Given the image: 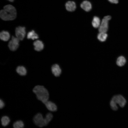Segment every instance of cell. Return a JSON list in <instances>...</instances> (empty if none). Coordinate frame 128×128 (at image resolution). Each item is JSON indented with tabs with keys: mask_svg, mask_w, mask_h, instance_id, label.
Wrapping results in <instances>:
<instances>
[{
	"mask_svg": "<svg viewBox=\"0 0 128 128\" xmlns=\"http://www.w3.org/2000/svg\"><path fill=\"white\" fill-rule=\"evenodd\" d=\"M17 11L15 7L10 5H5L0 12L1 18L5 21L14 19L17 16Z\"/></svg>",
	"mask_w": 128,
	"mask_h": 128,
	"instance_id": "obj_1",
	"label": "cell"
},
{
	"mask_svg": "<svg viewBox=\"0 0 128 128\" xmlns=\"http://www.w3.org/2000/svg\"><path fill=\"white\" fill-rule=\"evenodd\" d=\"M1 120L2 125L4 126H6L9 124L10 120L8 116H4L2 117Z\"/></svg>",
	"mask_w": 128,
	"mask_h": 128,
	"instance_id": "obj_19",
	"label": "cell"
},
{
	"mask_svg": "<svg viewBox=\"0 0 128 128\" xmlns=\"http://www.w3.org/2000/svg\"><path fill=\"white\" fill-rule=\"evenodd\" d=\"M8 0V1H9L11 2H13L14 0Z\"/></svg>",
	"mask_w": 128,
	"mask_h": 128,
	"instance_id": "obj_24",
	"label": "cell"
},
{
	"mask_svg": "<svg viewBox=\"0 0 128 128\" xmlns=\"http://www.w3.org/2000/svg\"><path fill=\"white\" fill-rule=\"evenodd\" d=\"M44 104L47 109L50 111L54 112L57 111V107L56 104L53 102L48 100Z\"/></svg>",
	"mask_w": 128,
	"mask_h": 128,
	"instance_id": "obj_10",
	"label": "cell"
},
{
	"mask_svg": "<svg viewBox=\"0 0 128 128\" xmlns=\"http://www.w3.org/2000/svg\"><path fill=\"white\" fill-rule=\"evenodd\" d=\"M20 40L17 37L12 36L11 40L9 41L8 46L9 49L12 51L16 50L19 46Z\"/></svg>",
	"mask_w": 128,
	"mask_h": 128,
	"instance_id": "obj_6",
	"label": "cell"
},
{
	"mask_svg": "<svg viewBox=\"0 0 128 128\" xmlns=\"http://www.w3.org/2000/svg\"><path fill=\"white\" fill-rule=\"evenodd\" d=\"M126 103L125 98L121 95H118L114 96L112 98L110 102V105L111 109L116 111L118 109L117 104L120 107H123Z\"/></svg>",
	"mask_w": 128,
	"mask_h": 128,
	"instance_id": "obj_3",
	"label": "cell"
},
{
	"mask_svg": "<svg viewBox=\"0 0 128 128\" xmlns=\"http://www.w3.org/2000/svg\"><path fill=\"white\" fill-rule=\"evenodd\" d=\"M38 99L44 103L48 100L49 94L47 90L44 86L37 85L34 87L33 89Z\"/></svg>",
	"mask_w": 128,
	"mask_h": 128,
	"instance_id": "obj_2",
	"label": "cell"
},
{
	"mask_svg": "<svg viewBox=\"0 0 128 128\" xmlns=\"http://www.w3.org/2000/svg\"><path fill=\"white\" fill-rule=\"evenodd\" d=\"M16 37L20 40H22L24 38L26 34L25 27L19 26L16 27L15 31Z\"/></svg>",
	"mask_w": 128,
	"mask_h": 128,
	"instance_id": "obj_7",
	"label": "cell"
},
{
	"mask_svg": "<svg viewBox=\"0 0 128 128\" xmlns=\"http://www.w3.org/2000/svg\"><path fill=\"white\" fill-rule=\"evenodd\" d=\"M111 18V17L110 15L106 16L104 17L99 27V32H106L108 28L109 21Z\"/></svg>",
	"mask_w": 128,
	"mask_h": 128,
	"instance_id": "obj_4",
	"label": "cell"
},
{
	"mask_svg": "<svg viewBox=\"0 0 128 128\" xmlns=\"http://www.w3.org/2000/svg\"><path fill=\"white\" fill-rule=\"evenodd\" d=\"M16 70L17 73L21 76H25L27 74V71L26 69L23 66H18Z\"/></svg>",
	"mask_w": 128,
	"mask_h": 128,
	"instance_id": "obj_15",
	"label": "cell"
},
{
	"mask_svg": "<svg viewBox=\"0 0 128 128\" xmlns=\"http://www.w3.org/2000/svg\"><path fill=\"white\" fill-rule=\"evenodd\" d=\"M33 120L35 124L39 127H41L47 125L45 118L40 113H38L35 115Z\"/></svg>",
	"mask_w": 128,
	"mask_h": 128,
	"instance_id": "obj_5",
	"label": "cell"
},
{
	"mask_svg": "<svg viewBox=\"0 0 128 128\" xmlns=\"http://www.w3.org/2000/svg\"><path fill=\"white\" fill-rule=\"evenodd\" d=\"M53 114L51 113H47L44 118L45 122L47 125L51 121L53 118Z\"/></svg>",
	"mask_w": 128,
	"mask_h": 128,
	"instance_id": "obj_21",
	"label": "cell"
},
{
	"mask_svg": "<svg viewBox=\"0 0 128 128\" xmlns=\"http://www.w3.org/2000/svg\"><path fill=\"white\" fill-rule=\"evenodd\" d=\"M108 35L105 32H99L97 36L98 39L101 42L105 41Z\"/></svg>",
	"mask_w": 128,
	"mask_h": 128,
	"instance_id": "obj_18",
	"label": "cell"
},
{
	"mask_svg": "<svg viewBox=\"0 0 128 128\" xmlns=\"http://www.w3.org/2000/svg\"><path fill=\"white\" fill-rule=\"evenodd\" d=\"M35 50L38 51L42 50L44 48V44L42 42L39 40L35 41L33 43Z\"/></svg>",
	"mask_w": 128,
	"mask_h": 128,
	"instance_id": "obj_11",
	"label": "cell"
},
{
	"mask_svg": "<svg viewBox=\"0 0 128 128\" xmlns=\"http://www.w3.org/2000/svg\"><path fill=\"white\" fill-rule=\"evenodd\" d=\"M51 70L52 73L55 77L59 76L61 73V70L59 65L57 64H55L52 66Z\"/></svg>",
	"mask_w": 128,
	"mask_h": 128,
	"instance_id": "obj_8",
	"label": "cell"
},
{
	"mask_svg": "<svg viewBox=\"0 0 128 128\" xmlns=\"http://www.w3.org/2000/svg\"><path fill=\"white\" fill-rule=\"evenodd\" d=\"M110 3L116 4L118 3L119 0H108Z\"/></svg>",
	"mask_w": 128,
	"mask_h": 128,
	"instance_id": "obj_23",
	"label": "cell"
},
{
	"mask_svg": "<svg viewBox=\"0 0 128 128\" xmlns=\"http://www.w3.org/2000/svg\"><path fill=\"white\" fill-rule=\"evenodd\" d=\"M80 6L82 9L86 12H89L90 11L92 7L91 2L87 0H84L82 2Z\"/></svg>",
	"mask_w": 128,
	"mask_h": 128,
	"instance_id": "obj_9",
	"label": "cell"
},
{
	"mask_svg": "<svg viewBox=\"0 0 128 128\" xmlns=\"http://www.w3.org/2000/svg\"><path fill=\"white\" fill-rule=\"evenodd\" d=\"M126 62L125 58L123 56H120L118 58L116 61L117 65L120 67L123 66Z\"/></svg>",
	"mask_w": 128,
	"mask_h": 128,
	"instance_id": "obj_17",
	"label": "cell"
},
{
	"mask_svg": "<svg viewBox=\"0 0 128 128\" xmlns=\"http://www.w3.org/2000/svg\"><path fill=\"white\" fill-rule=\"evenodd\" d=\"M13 126L14 128H23L24 126V124L23 122L21 120H18L15 122Z\"/></svg>",
	"mask_w": 128,
	"mask_h": 128,
	"instance_id": "obj_20",
	"label": "cell"
},
{
	"mask_svg": "<svg viewBox=\"0 0 128 128\" xmlns=\"http://www.w3.org/2000/svg\"><path fill=\"white\" fill-rule=\"evenodd\" d=\"M5 104L2 100L0 99V109L3 108L4 107Z\"/></svg>",
	"mask_w": 128,
	"mask_h": 128,
	"instance_id": "obj_22",
	"label": "cell"
},
{
	"mask_svg": "<svg viewBox=\"0 0 128 128\" xmlns=\"http://www.w3.org/2000/svg\"><path fill=\"white\" fill-rule=\"evenodd\" d=\"M101 23L100 18L97 16H94L92 21V25L93 27L95 28H99Z\"/></svg>",
	"mask_w": 128,
	"mask_h": 128,
	"instance_id": "obj_14",
	"label": "cell"
},
{
	"mask_svg": "<svg viewBox=\"0 0 128 128\" xmlns=\"http://www.w3.org/2000/svg\"><path fill=\"white\" fill-rule=\"evenodd\" d=\"M10 37V35L7 31H3L0 33V39L4 41H8Z\"/></svg>",
	"mask_w": 128,
	"mask_h": 128,
	"instance_id": "obj_13",
	"label": "cell"
},
{
	"mask_svg": "<svg viewBox=\"0 0 128 128\" xmlns=\"http://www.w3.org/2000/svg\"><path fill=\"white\" fill-rule=\"evenodd\" d=\"M66 9L70 12L74 11L76 8V5L75 3L72 1H68L65 4Z\"/></svg>",
	"mask_w": 128,
	"mask_h": 128,
	"instance_id": "obj_12",
	"label": "cell"
},
{
	"mask_svg": "<svg viewBox=\"0 0 128 128\" xmlns=\"http://www.w3.org/2000/svg\"><path fill=\"white\" fill-rule=\"evenodd\" d=\"M39 38L38 35L33 30L29 32L27 34V38L31 39L32 40L38 39Z\"/></svg>",
	"mask_w": 128,
	"mask_h": 128,
	"instance_id": "obj_16",
	"label": "cell"
}]
</instances>
